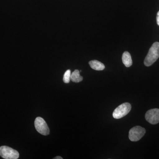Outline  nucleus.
Segmentation results:
<instances>
[{
	"label": "nucleus",
	"mask_w": 159,
	"mask_h": 159,
	"mask_svg": "<svg viewBox=\"0 0 159 159\" xmlns=\"http://www.w3.org/2000/svg\"><path fill=\"white\" fill-rule=\"evenodd\" d=\"M159 57V43H154L144 60V64L146 66H150L155 62Z\"/></svg>",
	"instance_id": "obj_1"
},
{
	"label": "nucleus",
	"mask_w": 159,
	"mask_h": 159,
	"mask_svg": "<svg viewBox=\"0 0 159 159\" xmlns=\"http://www.w3.org/2000/svg\"><path fill=\"white\" fill-rule=\"evenodd\" d=\"M131 109V106L128 102L122 103L117 107L113 113V117L114 119H121L125 116L129 112Z\"/></svg>",
	"instance_id": "obj_2"
},
{
	"label": "nucleus",
	"mask_w": 159,
	"mask_h": 159,
	"mask_svg": "<svg viewBox=\"0 0 159 159\" xmlns=\"http://www.w3.org/2000/svg\"><path fill=\"white\" fill-rule=\"evenodd\" d=\"M0 156L5 159H17L19 157L17 151L7 146L0 147Z\"/></svg>",
	"instance_id": "obj_3"
},
{
	"label": "nucleus",
	"mask_w": 159,
	"mask_h": 159,
	"mask_svg": "<svg viewBox=\"0 0 159 159\" xmlns=\"http://www.w3.org/2000/svg\"><path fill=\"white\" fill-rule=\"evenodd\" d=\"M145 132V128L140 126H135L129 130V138L132 142H137L144 136Z\"/></svg>",
	"instance_id": "obj_4"
},
{
	"label": "nucleus",
	"mask_w": 159,
	"mask_h": 159,
	"mask_svg": "<svg viewBox=\"0 0 159 159\" xmlns=\"http://www.w3.org/2000/svg\"><path fill=\"white\" fill-rule=\"evenodd\" d=\"M34 126L36 130L43 135L47 136L50 134V129L46 121L41 117H37L34 121Z\"/></svg>",
	"instance_id": "obj_5"
},
{
	"label": "nucleus",
	"mask_w": 159,
	"mask_h": 159,
	"mask_svg": "<svg viewBox=\"0 0 159 159\" xmlns=\"http://www.w3.org/2000/svg\"><path fill=\"white\" fill-rule=\"evenodd\" d=\"M145 118L150 124L155 125L159 122V109L149 110L145 114Z\"/></svg>",
	"instance_id": "obj_6"
},
{
	"label": "nucleus",
	"mask_w": 159,
	"mask_h": 159,
	"mask_svg": "<svg viewBox=\"0 0 159 159\" xmlns=\"http://www.w3.org/2000/svg\"><path fill=\"white\" fill-rule=\"evenodd\" d=\"M89 64L92 69L96 70H102L105 69V66L103 64L97 60L91 61Z\"/></svg>",
	"instance_id": "obj_7"
},
{
	"label": "nucleus",
	"mask_w": 159,
	"mask_h": 159,
	"mask_svg": "<svg viewBox=\"0 0 159 159\" xmlns=\"http://www.w3.org/2000/svg\"><path fill=\"white\" fill-rule=\"evenodd\" d=\"M122 60L123 63L126 67H129L132 65L131 57L130 54L127 51H125L122 54Z\"/></svg>",
	"instance_id": "obj_8"
},
{
	"label": "nucleus",
	"mask_w": 159,
	"mask_h": 159,
	"mask_svg": "<svg viewBox=\"0 0 159 159\" xmlns=\"http://www.w3.org/2000/svg\"><path fill=\"white\" fill-rule=\"evenodd\" d=\"M83 79L82 77L80 74V71L78 70H75L71 74L70 80L73 82L79 83L81 82Z\"/></svg>",
	"instance_id": "obj_9"
},
{
	"label": "nucleus",
	"mask_w": 159,
	"mask_h": 159,
	"mask_svg": "<svg viewBox=\"0 0 159 159\" xmlns=\"http://www.w3.org/2000/svg\"><path fill=\"white\" fill-rule=\"evenodd\" d=\"M71 75L70 70H68L66 71L64 75L63 79L64 82L65 83H69L70 80Z\"/></svg>",
	"instance_id": "obj_10"
},
{
	"label": "nucleus",
	"mask_w": 159,
	"mask_h": 159,
	"mask_svg": "<svg viewBox=\"0 0 159 159\" xmlns=\"http://www.w3.org/2000/svg\"><path fill=\"white\" fill-rule=\"evenodd\" d=\"M157 25L159 26V11L157 12Z\"/></svg>",
	"instance_id": "obj_11"
},
{
	"label": "nucleus",
	"mask_w": 159,
	"mask_h": 159,
	"mask_svg": "<svg viewBox=\"0 0 159 159\" xmlns=\"http://www.w3.org/2000/svg\"><path fill=\"white\" fill-rule=\"evenodd\" d=\"M54 159H62L63 158L61 157L60 156H57L55 157V158H54Z\"/></svg>",
	"instance_id": "obj_12"
}]
</instances>
